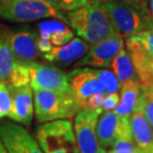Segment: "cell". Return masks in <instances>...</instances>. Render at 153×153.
I'll use <instances>...</instances> for the list:
<instances>
[{"instance_id":"cell-31","label":"cell","mask_w":153,"mask_h":153,"mask_svg":"<svg viewBox=\"0 0 153 153\" xmlns=\"http://www.w3.org/2000/svg\"><path fill=\"white\" fill-rule=\"evenodd\" d=\"M38 1L47 3V4L53 6L56 10H60V0H38Z\"/></svg>"},{"instance_id":"cell-11","label":"cell","mask_w":153,"mask_h":153,"mask_svg":"<svg viewBox=\"0 0 153 153\" xmlns=\"http://www.w3.org/2000/svg\"><path fill=\"white\" fill-rule=\"evenodd\" d=\"M70 93L82 107L86 109V100L94 94H105V89L92 73L91 68H78L68 75Z\"/></svg>"},{"instance_id":"cell-21","label":"cell","mask_w":153,"mask_h":153,"mask_svg":"<svg viewBox=\"0 0 153 153\" xmlns=\"http://www.w3.org/2000/svg\"><path fill=\"white\" fill-rule=\"evenodd\" d=\"M8 84L13 87H21L30 84V74L28 66L15 65L8 78Z\"/></svg>"},{"instance_id":"cell-3","label":"cell","mask_w":153,"mask_h":153,"mask_svg":"<svg viewBox=\"0 0 153 153\" xmlns=\"http://www.w3.org/2000/svg\"><path fill=\"white\" fill-rule=\"evenodd\" d=\"M34 109L39 122L45 123L53 120L70 119L82 107L72 93L53 92L47 90H33Z\"/></svg>"},{"instance_id":"cell-22","label":"cell","mask_w":153,"mask_h":153,"mask_svg":"<svg viewBox=\"0 0 153 153\" xmlns=\"http://www.w3.org/2000/svg\"><path fill=\"white\" fill-rule=\"evenodd\" d=\"M12 97L9 84L6 81L0 80V118L8 116L11 109Z\"/></svg>"},{"instance_id":"cell-20","label":"cell","mask_w":153,"mask_h":153,"mask_svg":"<svg viewBox=\"0 0 153 153\" xmlns=\"http://www.w3.org/2000/svg\"><path fill=\"white\" fill-rule=\"evenodd\" d=\"M92 73L95 75L99 82L105 89L106 93H119L120 89V83L118 78L112 71L104 70V69H91Z\"/></svg>"},{"instance_id":"cell-19","label":"cell","mask_w":153,"mask_h":153,"mask_svg":"<svg viewBox=\"0 0 153 153\" xmlns=\"http://www.w3.org/2000/svg\"><path fill=\"white\" fill-rule=\"evenodd\" d=\"M15 65L10 47L4 39H0V80L7 81Z\"/></svg>"},{"instance_id":"cell-17","label":"cell","mask_w":153,"mask_h":153,"mask_svg":"<svg viewBox=\"0 0 153 153\" xmlns=\"http://www.w3.org/2000/svg\"><path fill=\"white\" fill-rule=\"evenodd\" d=\"M110 67L120 84L128 81H138L131 56L128 50H126L125 48L120 50L118 55L114 58Z\"/></svg>"},{"instance_id":"cell-32","label":"cell","mask_w":153,"mask_h":153,"mask_svg":"<svg viewBox=\"0 0 153 153\" xmlns=\"http://www.w3.org/2000/svg\"><path fill=\"white\" fill-rule=\"evenodd\" d=\"M148 69H149V74H150V78H151V81H152V84H153V59L152 58H150V60H149Z\"/></svg>"},{"instance_id":"cell-5","label":"cell","mask_w":153,"mask_h":153,"mask_svg":"<svg viewBox=\"0 0 153 153\" xmlns=\"http://www.w3.org/2000/svg\"><path fill=\"white\" fill-rule=\"evenodd\" d=\"M51 17L65 20L53 6L38 0H0V18L5 20L24 23Z\"/></svg>"},{"instance_id":"cell-25","label":"cell","mask_w":153,"mask_h":153,"mask_svg":"<svg viewBox=\"0 0 153 153\" xmlns=\"http://www.w3.org/2000/svg\"><path fill=\"white\" fill-rule=\"evenodd\" d=\"M74 38L73 31L69 29L67 31L63 32H55V33L51 35L50 41L51 42V44L54 45V47H59L62 45L68 43L69 41H71Z\"/></svg>"},{"instance_id":"cell-1","label":"cell","mask_w":153,"mask_h":153,"mask_svg":"<svg viewBox=\"0 0 153 153\" xmlns=\"http://www.w3.org/2000/svg\"><path fill=\"white\" fill-rule=\"evenodd\" d=\"M68 23L90 46L97 44L115 31L103 2L89 0L87 4L67 14Z\"/></svg>"},{"instance_id":"cell-26","label":"cell","mask_w":153,"mask_h":153,"mask_svg":"<svg viewBox=\"0 0 153 153\" xmlns=\"http://www.w3.org/2000/svg\"><path fill=\"white\" fill-rule=\"evenodd\" d=\"M120 102V94L119 93H106L104 96L103 103H102V110L103 112H110V110H115L117 106Z\"/></svg>"},{"instance_id":"cell-2","label":"cell","mask_w":153,"mask_h":153,"mask_svg":"<svg viewBox=\"0 0 153 153\" xmlns=\"http://www.w3.org/2000/svg\"><path fill=\"white\" fill-rule=\"evenodd\" d=\"M114 29L128 39L143 29L151 27L153 21L146 2H126L123 0H103Z\"/></svg>"},{"instance_id":"cell-15","label":"cell","mask_w":153,"mask_h":153,"mask_svg":"<svg viewBox=\"0 0 153 153\" xmlns=\"http://www.w3.org/2000/svg\"><path fill=\"white\" fill-rule=\"evenodd\" d=\"M96 126V135L100 146L104 149L113 147L119 133L120 116L114 110L103 112Z\"/></svg>"},{"instance_id":"cell-16","label":"cell","mask_w":153,"mask_h":153,"mask_svg":"<svg viewBox=\"0 0 153 153\" xmlns=\"http://www.w3.org/2000/svg\"><path fill=\"white\" fill-rule=\"evenodd\" d=\"M142 89L138 81H128L120 84V102L114 112L120 118H131L142 93Z\"/></svg>"},{"instance_id":"cell-10","label":"cell","mask_w":153,"mask_h":153,"mask_svg":"<svg viewBox=\"0 0 153 153\" xmlns=\"http://www.w3.org/2000/svg\"><path fill=\"white\" fill-rule=\"evenodd\" d=\"M39 35L31 29L23 28L6 36L4 40L7 42L14 56L16 65L30 66L36 63L39 58L37 40Z\"/></svg>"},{"instance_id":"cell-30","label":"cell","mask_w":153,"mask_h":153,"mask_svg":"<svg viewBox=\"0 0 153 153\" xmlns=\"http://www.w3.org/2000/svg\"><path fill=\"white\" fill-rule=\"evenodd\" d=\"M37 47L38 50L41 52V53H48L50 52L51 49H53V44L50 40H45V39H42L40 37H38L37 40Z\"/></svg>"},{"instance_id":"cell-14","label":"cell","mask_w":153,"mask_h":153,"mask_svg":"<svg viewBox=\"0 0 153 153\" xmlns=\"http://www.w3.org/2000/svg\"><path fill=\"white\" fill-rule=\"evenodd\" d=\"M90 45L81 38L74 37L62 46L53 47L50 52L43 54V57L51 63L67 66L83 58L90 50Z\"/></svg>"},{"instance_id":"cell-24","label":"cell","mask_w":153,"mask_h":153,"mask_svg":"<svg viewBox=\"0 0 153 153\" xmlns=\"http://www.w3.org/2000/svg\"><path fill=\"white\" fill-rule=\"evenodd\" d=\"M40 32H48L51 35L55 33V32H63V31H67L69 30V27L62 23L61 21L58 20H51V21H45L42 22V23L38 26Z\"/></svg>"},{"instance_id":"cell-9","label":"cell","mask_w":153,"mask_h":153,"mask_svg":"<svg viewBox=\"0 0 153 153\" xmlns=\"http://www.w3.org/2000/svg\"><path fill=\"white\" fill-rule=\"evenodd\" d=\"M0 138L8 153H44L28 130L16 122H0Z\"/></svg>"},{"instance_id":"cell-33","label":"cell","mask_w":153,"mask_h":153,"mask_svg":"<svg viewBox=\"0 0 153 153\" xmlns=\"http://www.w3.org/2000/svg\"><path fill=\"white\" fill-rule=\"evenodd\" d=\"M0 153H8L7 149H6V147H5V145L3 144L1 138H0Z\"/></svg>"},{"instance_id":"cell-13","label":"cell","mask_w":153,"mask_h":153,"mask_svg":"<svg viewBox=\"0 0 153 153\" xmlns=\"http://www.w3.org/2000/svg\"><path fill=\"white\" fill-rule=\"evenodd\" d=\"M12 105L8 118L22 125L29 126L34 116V93L29 84L13 87L9 84Z\"/></svg>"},{"instance_id":"cell-23","label":"cell","mask_w":153,"mask_h":153,"mask_svg":"<svg viewBox=\"0 0 153 153\" xmlns=\"http://www.w3.org/2000/svg\"><path fill=\"white\" fill-rule=\"evenodd\" d=\"M132 37H134L141 44L143 49L153 59V25L151 27L143 29L140 32L133 35Z\"/></svg>"},{"instance_id":"cell-8","label":"cell","mask_w":153,"mask_h":153,"mask_svg":"<svg viewBox=\"0 0 153 153\" xmlns=\"http://www.w3.org/2000/svg\"><path fill=\"white\" fill-rule=\"evenodd\" d=\"M28 69L30 74V86L33 90L70 92L68 75L57 68L36 62L28 66Z\"/></svg>"},{"instance_id":"cell-18","label":"cell","mask_w":153,"mask_h":153,"mask_svg":"<svg viewBox=\"0 0 153 153\" xmlns=\"http://www.w3.org/2000/svg\"><path fill=\"white\" fill-rule=\"evenodd\" d=\"M134 142L132 139L129 118H120L119 133L113 145L112 153H135Z\"/></svg>"},{"instance_id":"cell-37","label":"cell","mask_w":153,"mask_h":153,"mask_svg":"<svg viewBox=\"0 0 153 153\" xmlns=\"http://www.w3.org/2000/svg\"><path fill=\"white\" fill-rule=\"evenodd\" d=\"M136 2H146V0H136Z\"/></svg>"},{"instance_id":"cell-7","label":"cell","mask_w":153,"mask_h":153,"mask_svg":"<svg viewBox=\"0 0 153 153\" xmlns=\"http://www.w3.org/2000/svg\"><path fill=\"white\" fill-rule=\"evenodd\" d=\"M125 48L123 37L116 30L102 41L90 47L88 53L76 63V66L108 68L118 53Z\"/></svg>"},{"instance_id":"cell-4","label":"cell","mask_w":153,"mask_h":153,"mask_svg":"<svg viewBox=\"0 0 153 153\" xmlns=\"http://www.w3.org/2000/svg\"><path fill=\"white\" fill-rule=\"evenodd\" d=\"M35 139L44 153H79L72 122L67 119L41 124Z\"/></svg>"},{"instance_id":"cell-6","label":"cell","mask_w":153,"mask_h":153,"mask_svg":"<svg viewBox=\"0 0 153 153\" xmlns=\"http://www.w3.org/2000/svg\"><path fill=\"white\" fill-rule=\"evenodd\" d=\"M102 112L81 109L74 116L73 130L79 153H107L99 144L96 135L97 121Z\"/></svg>"},{"instance_id":"cell-36","label":"cell","mask_w":153,"mask_h":153,"mask_svg":"<svg viewBox=\"0 0 153 153\" xmlns=\"http://www.w3.org/2000/svg\"><path fill=\"white\" fill-rule=\"evenodd\" d=\"M123 1H126V2H132V3H134V2H136V0H123Z\"/></svg>"},{"instance_id":"cell-34","label":"cell","mask_w":153,"mask_h":153,"mask_svg":"<svg viewBox=\"0 0 153 153\" xmlns=\"http://www.w3.org/2000/svg\"><path fill=\"white\" fill-rule=\"evenodd\" d=\"M144 89H145V92L147 93L150 96L153 97V86L147 87H144Z\"/></svg>"},{"instance_id":"cell-29","label":"cell","mask_w":153,"mask_h":153,"mask_svg":"<svg viewBox=\"0 0 153 153\" xmlns=\"http://www.w3.org/2000/svg\"><path fill=\"white\" fill-rule=\"evenodd\" d=\"M145 90V89H144ZM143 112L147 118L149 124L151 125L153 129V97L145 92V103L144 106H143Z\"/></svg>"},{"instance_id":"cell-39","label":"cell","mask_w":153,"mask_h":153,"mask_svg":"<svg viewBox=\"0 0 153 153\" xmlns=\"http://www.w3.org/2000/svg\"><path fill=\"white\" fill-rule=\"evenodd\" d=\"M135 153H137V152H135Z\"/></svg>"},{"instance_id":"cell-35","label":"cell","mask_w":153,"mask_h":153,"mask_svg":"<svg viewBox=\"0 0 153 153\" xmlns=\"http://www.w3.org/2000/svg\"><path fill=\"white\" fill-rule=\"evenodd\" d=\"M149 12H150L152 21H153V0H150V3H149Z\"/></svg>"},{"instance_id":"cell-38","label":"cell","mask_w":153,"mask_h":153,"mask_svg":"<svg viewBox=\"0 0 153 153\" xmlns=\"http://www.w3.org/2000/svg\"><path fill=\"white\" fill-rule=\"evenodd\" d=\"M151 153H153V150H152V152H151Z\"/></svg>"},{"instance_id":"cell-28","label":"cell","mask_w":153,"mask_h":153,"mask_svg":"<svg viewBox=\"0 0 153 153\" xmlns=\"http://www.w3.org/2000/svg\"><path fill=\"white\" fill-rule=\"evenodd\" d=\"M88 1L89 0H60V9L72 11L87 4Z\"/></svg>"},{"instance_id":"cell-12","label":"cell","mask_w":153,"mask_h":153,"mask_svg":"<svg viewBox=\"0 0 153 153\" xmlns=\"http://www.w3.org/2000/svg\"><path fill=\"white\" fill-rule=\"evenodd\" d=\"M144 103L145 90L143 87L142 93L129 118L132 139L137 153H151L153 150V129L143 112Z\"/></svg>"},{"instance_id":"cell-27","label":"cell","mask_w":153,"mask_h":153,"mask_svg":"<svg viewBox=\"0 0 153 153\" xmlns=\"http://www.w3.org/2000/svg\"><path fill=\"white\" fill-rule=\"evenodd\" d=\"M105 94H94V96H91L89 99L86 100L85 109H91V110H96V112H103L102 103H103V99H104Z\"/></svg>"}]
</instances>
